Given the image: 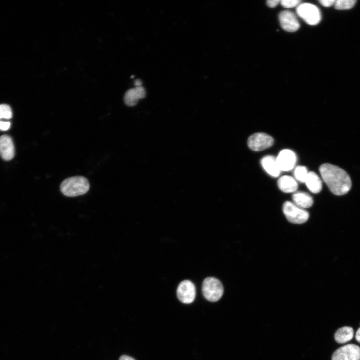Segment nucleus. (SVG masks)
I'll return each mask as SVG.
<instances>
[{"label": "nucleus", "mask_w": 360, "mask_h": 360, "mask_svg": "<svg viewBox=\"0 0 360 360\" xmlns=\"http://www.w3.org/2000/svg\"><path fill=\"white\" fill-rule=\"evenodd\" d=\"M321 176L330 192L336 196L346 194L351 189L352 182L348 174L340 168L330 164L322 165Z\"/></svg>", "instance_id": "1"}, {"label": "nucleus", "mask_w": 360, "mask_h": 360, "mask_svg": "<svg viewBox=\"0 0 360 360\" xmlns=\"http://www.w3.org/2000/svg\"><path fill=\"white\" fill-rule=\"evenodd\" d=\"M90 184L87 178L83 176H74L64 180L60 185V190L68 197L84 195L90 190Z\"/></svg>", "instance_id": "2"}, {"label": "nucleus", "mask_w": 360, "mask_h": 360, "mask_svg": "<svg viewBox=\"0 0 360 360\" xmlns=\"http://www.w3.org/2000/svg\"><path fill=\"white\" fill-rule=\"evenodd\" d=\"M202 293L206 300L210 302L218 301L224 294L222 282L214 278H208L202 284Z\"/></svg>", "instance_id": "3"}, {"label": "nucleus", "mask_w": 360, "mask_h": 360, "mask_svg": "<svg viewBox=\"0 0 360 360\" xmlns=\"http://www.w3.org/2000/svg\"><path fill=\"white\" fill-rule=\"evenodd\" d=\"M283 212L288 221L294 224H304L310 217L309 213L306 210L290 202H286L284 204Z\"/></svg>", "instance_id": "4"}, {"label": "nucleus", "mask_w": 360, "mask_h": 360, "mask_svg": "<svg viewBox=\"0 0 360 360\" xmlns=\"http://www.w3.org/2000/svg\"><path fill=\"white\" fill-rule=\"evenodd\" d=\"M296 12L298 16L310 25L315 26L320 22V10L312 4H301L297 7Z\"/></svg>", "instance_id": "5"}, {"label": "nucleus", "mask_w": 360, "mask_h": 360, "mask_svg": "<svg viewBox=\"0 0 360 360\" xmlns=\"http://www.w3.org/2000/svg\"><path fill=\"white\" fill-rule=\"evenodd\" d=\"M274 143V138L264 133H256L248 140V146L252 150L259 152L271 147Z\"/></svg>", "instance_id": "6"}, {"label": "nucleus", "mask_w": 360, "mask_h": 360, "mask_svg": "<svg viewBox=\"0 0 360 360\" xmlns=\"http://www.w3.org/2000/svg\"><path fill=\"white\" fill-rule=\"evenodd\" d=\"M177 296L182 302L185 304H192L196 296L194 284L188 280L182 282L178 286Z\"/></svg>", "instance_id": "7"}, {"label": "nucleus", "mask_w": 360, "mask_h": 360, "mask_svg": "<svg viewBox=\"0 0 360 360\" xmlns=\"http://www.w3.org/2000/svg\"><path fill=\"white\" fill-rule=\"evenodd\" d=\"M332 360H360V348L354 344L342 346L333 354Z\"/></svg>", "instance_id": "8"}, {"label": "nucleus", "mask_w": 360, "mask_h": 360, "mask_svg": "<svg viewBox=\"0 0 360 360\" xmlns=\"http://www.w3.org/2000/svg\"><path fill=\"white\" fill-rule=\"evenodd\" d=\"M280 170L288 172L292 170L296 162V156L292 150H284L281 151L276 158Z\"/></svg>", "instance_id": "9"}, {"label": "nucleus", "mask_w": 360, "mask_h": 360, "mask_svg": "<svg viewBox=\"0 0 360 360\" xmlns=\"http://www.w3.org/2000/svg\"><path fill=\"white\" fill-rule=\"evenodd\" d=\"M280 25L282 28L288 32H294L300 28V23L296 15L289 10L282 12L279 16Z\"/></svg>", "instance_id": "10"}, {"label": "nucleus", "mask_w": 360, "mask_h": 360, "mask_svg": "<svg viewBox=\"0 0 360 360\" xmlns=\"http://www.w3.org/2000/svg\"><path fill=\"white\" fill-rule=\"evenodd\" d=\"M14 146L11 138L8 136L0 137V154L6 160H10L14 156Z\"/></svg>", "instance_id": "11"}, {"label": "nucleus", "mask_w": 360, "mask_h": 360, "mask_svg": "<svg viewBox=\"0 0 360 360\" xmlns=\"http://www.w3.org/2000/svg\"><path fill=\"white\" fill-rule=\"evenodd\" d=\"M261 164L264 169L272 176L277 178L281 170L278 166L276 158L272 156H267L261 160Z\"/></svg>", "instance_id": "12"}, {"label": "nucleus", "mask_w": 360, "mask_h": 360, "mask_svg": "<svg viewBox=\"0 0 360 360\" xmlns=\"http://www.w3.org/2000/svg\"><path fill=\"white\" fill-rule=\"evenodd\" d=\"M278 186L284 192L292 193L296 191L298 184L294 178L289 176H284L279 179Z\"/></svg>", "instance_id": "13"}, {"label": "nucleus", "mask_w": 360, "mask_h": 360, "mask_svg": "<svg viewBox=\"0 0 360 360\" xmlns=\"http://www.w3.org/2000/svg\"><path fill=\"white\" fill-rule=\"evenodd\" d=\"M292 200L296 206L302 209L310 208L314 204L312 198L304 192H295L293 194Z\"/></svg>", "instance_id": "14"}, {"label": "nucleus", "mask_w": 360, "mask_h": 360, "mask_svg": "<svg viewBox=\"0 0 360 360\" xmlns=\"http://www.w3.org/2000/svg\"><path fill=\"white\" fill-rule=\"evenodd\" d=\"M305 183L309 190L314 194H318L322 190V182L318 175L313 172H308Z\"/></svg>", "instance_id": "15"}, {"label": "nucleus", "mask_w": 360, "mask_h": 360, "mask_svg": "<svg viewBox=\"0 0 360 360\" xmlns=\"http://www.w3.org/2000/svg\"><path fill=\"white\" fill-rule=\"evenodd\" d=\"M354 331L352 328L344 326L338 329L336 332V341L340 344H345L351 340L354 337Z\"/></svg>", "instance_id": "16"}, {"label": "nucleus", "mask_w": 360, "mask_h": 360, "mask_svg": "<svg viewBox=\"0 0 360 360\" xmlns=\"http://www.w3.org/2000/svg\"><path fill=\"white\" fill-rule=\"evenodd\" d=\"M124 100L128 106H134L138 104L139 99L134 88L130 89L126 93Z\"/></svg>", "instance_id": "17"}, {"label": "nucleus", "mask_w": 360, "mask_h": 360, "mask_svg": "<svg viewBox=\"0 0 360 360\" xmlns=\"http://www.w3.org/2000/svg\"><path fill=\"white\" fill-rule=\"evenodd\" d=\"M356 2L355 0H337L334 6L338 10H348L352 8Z\"/></svg>", "instance_id": "18"}, {"label": "nucleus", "mask_w": 360, "mask_h": 360, "mask_svg": "<svg viewBox=\"0 0 360 360\" xmlns=\"http://www.w3.org/2000/svg\"><path fill=\"white\" fill-rule=\"evenodd\" d=\"M308 172L306 167L304 166H298L295 168L294 176L299 182H305Z\"/></svg>", "instance_id": "19"}, {"label": "nucleus", "mask_w": 360, "mask_h": 360, "mask_svg": "<svg viewBox=\"0 0 360 360\" xmlns=\"http://www.w3.org/2000/svg\"><path fill=\"white\" fill-rule=\"evenodd\" d=\"M12 117V110L7 104L0 105V120H10Z\"/></svg>", "instance_id": "20"}, {"label": "nucleus", "mask_w": 360, "mask_h": 360, "mask_svg": "<svg viewBox=\"0 0 360 360\" xmlns=\"http://www.w3.org/2000/svg\"><path fill=\"white\" fill-rule=\"evenodd\" d=\"M301 2L302 1L300 0H283L280 1L282 6L288 8L298 7L300 4H301Z\"/></svg>", "instance_id": "21"}, {"label": "nucleus", "mask_w": 360, "mask_h": 360, "mask_svg": "<svg viewBox=\"0 0 360 360\" xmlns=\"http://www.w3.org/2000/svg\"><path fill=\"white\" fill-rule=\"evenodd\" d=\"M136 92L139 100L145 98L146 92L144 88L142 86H138L134 88Z\"/></svg>", "instance_id": "22"}, {"label": "nucleus", "mask_w": 360, "mask_h": 360, "mask_svg": "<svg viewBox=\"0 0 360 360\" xmlns=\"http://www.w3.org/2000/svg\"><path fill=\"white\" fill-rule=\"evenodd\" d=\"M336 1V0H320L319 2L323 6L330 8L334 6Z\"/></svg>", "instance_id": "23"}, {"label": "nucleus", "mask_w": 360, "mask_h": 360, "mask_svg": "<svg viewBox=\"0 0 360 360\" xmlns=\"http://www.w3.org/2000/svg\"><path fill=\"white\" fill-rule=\"evenodd\" d=\"M11 124L8 122H2L0 121V130L2 131H6L9 130L10 128Z\"/></svg>", "instance_id": "24"}, {"label": "nucleus", "mask_w": 360, "mask_h": 360, "mask_svg": "<svg viewBox=\"0 0 360 360\" xmlns=\"http://www.w3.org/2000/svg\"><path fill=\"white\" fill-rule=\"evenodd\" d=\"M280 2V1L279 0H270L267 2V4L269 7L273 8L277 6Z\"/></svg>", "instance_id": "25"}, {"label": "nucleus", "mask_w": 360, "mask_h": 360, "mask_svg": "<svg viewBox=\"0 0 360 360\" xmlns=\"http://www.w3.org/2000/svg\"><path fill=\"white\" fill-rule=\"evenodd\" d=\"M120 360H135L134 358H133L132 357H130L128 356H122L120 358Z\"/></svg>", "instance_id": "26"}, {"label": "nucleus", "mask_w": 360, "mask_h": 360, "mask_svg": "<svg viewBox=\"0 0 360 360\" xmlns=\"http://www.w3.org/2000/svg\"><path fill=\"white\" fill-rule=\"evenodd\" d=\"M356 339L358 342L360 343V328L356 332Z\"/></svg>", "instance_id": "27"}, {"label": "nucleus", "mask_w": 360, "mask_h": 360, "mask_svg": "<svg viewBox=\"0 0 360 360\" xmlns=\"http://www.w3.org/2000/svg\"><path fill=\"white\" fill-rule=\"evenodd\" d=\"M134 84L136 87L141 86L142 82L140 80H136L134 82Z\"/></svg>", "instance_id": "28"}]
</instances>
